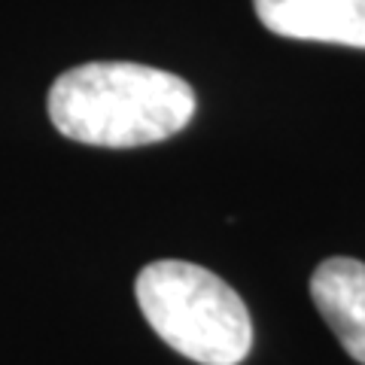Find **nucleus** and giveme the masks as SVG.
I'll return each mask as SVG.
<instances>
[{"instance_id":"f257e3e1","label":"nucleus","mask_w":365,"mask_h":365,"mask_svg":"<svg viewBox=\"0 0 365 365\" xmlns=\"http://www.w3.org/2000/svg\"><path fill=\"white\" fill-rule=\"evenodd\" d=\"M195 91L177 73L134 61H88L64 71L46 110L64 137L131 150L180 134L195 116Z\"/></svg>"},{"instance_id":"f03ea898","label":"nucleus","mask_w":365,"mask_h":365,"mask_svg":"<svg viewBox=\"0 0 365 365\" xmlns=\"http://www.w3.org/2000/svg\"><path fill=\"white\" fill-rule=\"evenodd\" d=\"M134 295L153 332L180 356L201 365H241L250 356V311L220 274L180 259L150 262Z\"/></svg>"},{"instance_id":"7ed1b4c3","label":"nucleus","mask_w":365,"mask_h":365,"mask_svg":"<svg viewBox=\"0 0 365 365\" xmlns=\"http://www.w3.org/2000/svg\"><path fill=\"white\" fill-rule=\"evenodd\" d=\"M253 9L277 37L365 49V0H253Z\"/></svg>"},{"instance_id":"20e7f679","label":"nucleus","mask_w":365,"mask_h":365,"mask_svg":"<svg viewBox=\"0 0 365 365\" xmlns=\"http://www.w3.org/2000/svg\"><path fill=\"white\" fill-rule=\"evenodd\" d=\"M311 299L353 359L365 365V262L335 256L319 262Z\"/></svg>"}]
</instances>
